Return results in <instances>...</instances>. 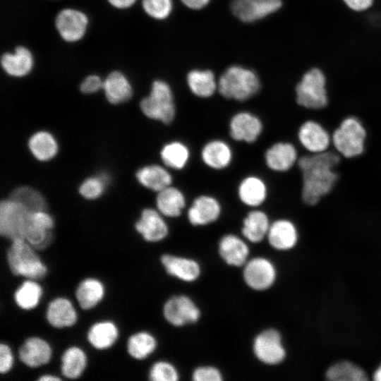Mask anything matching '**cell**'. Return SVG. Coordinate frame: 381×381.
Wrapping results in <instances>:
<instances>
[{
  "label": "cell",
  "mask_w": 381,
  "mask_h": 381,
  "mask_svg": "<svg viewBox=\"0 0 381 381\" xmlns=\"http://www.w3.org/2000/svg\"><path fill=\"white\" fill-rule=\"evenodd\" d=\"M342 157L332 147L316 154H300L296 167L301 176V197L308 206L319 203L334 188L339 180L337 167Z\"/></svg>",
  "instance_id": "obj_1"
},
{
  "label": "cell",
  "mask_w": 381,
  "mask_h": 381,
  "mask_svg": "<svg viewBox=\"0 0 381 381\" xmlns=\"http://www.w3.org/2000/svg\"><path fill=\"white\" fill-rule=\"evenodd\" d=\"M36 250L24 238L11 241L6 250V261L11 273L29 279L39 280L44 278L48 269Z\"/></svg>",
  "instance_id": "obj_2"
},
{
  "label": "cell",
  "mask_w": 381,
  "mask_h": 381,
  "mask_svg": "<svg viewBox=\"0 0 381 381\" xmlns=\"http://www.w3.org/2000/svg\"><path fill=\"white\" fill-rule=\"evenodd\" d=\"M332 147L343 158L353 159L361 156L365 150L368 131L356 116L344 117L331 133Z\"/></svg>",
  "instance_id": "obj_3"
},
{
  "label": "cell",
  "mask_w": 381,
  "mask_h": 381,
  "mask_svg": "<svg viewBox=\"0 0 381 381\" xmlns=\"http://www.w3.org/2000/svg\"><path fill=\"white\" fill-rule=\"evenodd\" d=\"M295 103L310 111L325 109L329 103V92L326 75L318 68L307 71L294 88Z\"/></svg>",
  "instance_id": "obj_4"
},
{
  "label": "cell",
  "mask_w": 381,
  "mask_h": 381,
  "mask_svg": "<svg viewBox=\"0 0 381 381\" xmlns=\"http://www.w3.org/2000/svg\"><path fill=\"white\" fill-rule=\"evenodd\" d=\"M260 87V80L253 71L232 66L219 78L217 90L224 98L244 102L257 95Z\"/></svg>",
  "instance_id": "obj_5"
},
{
  "label": "cell",
  "mask_w": 381,
  "mask_h": 381,
  "mask_svg": "<svg viewBox=\"0 0 381 381\" xmlns=\"http://www.w3.org/2000/svg\"><path fill=\"white\" fill-rule=\"evenodd\" d=\"M140 107L147 118L165 125L175 119L176 108L170 85L162 80L152 82L149 95L140 102Z\"/></svg>",
  "instance_id": "obj_6"
},
{
  "label": "cell",
  "mask_w": 381,
  "mask_h": 381,
  "mask_svg": "<svg viewBox=\"0 0 381 381\" xmlns=\"http://www.w3.org/2000/svg\"><path fill=\"white\" fill-rule=\"evenodd\" d=\"M296 138L300 153H320L332 147L331 133L315 119H310L302 122L298 128Z\"/></svg>",
  "instance_id": "obj_7"
},
{
  "label": "cell",
  "mask_w": 381,
  "mask_h": 381,
  "mask_svg": "<svg viewBox=\"0 0 381 381\" xmlns=\"http://www.w3.org/2000/svg\"><path fill=\"white\" fill-rule=\"evenodd\" d=\"M29 213L24 206L12 199L1 201L0 205L1 236L10 241L23 238Z\"/></svg>",
  "instance_id": "obj_8"
},
{
  "label": "cell",
  "mask_w": 381,
  "mask_h": 381,
  "mask_svg": "<svg viewBox=\"0 0 381 381\" xmlns=\"http://www.w3.org/2000/svg\"><path fill=\"white\" fill-rule=\"evenodd\" d=\"M300 149L294 143L279 140L269 146L264 154L265 163L272 171L286 174L296 165Z\"/></svg>",
  "instance_id": "obj_9"
},
{
  "label": "cell",
  "mask_w": 381,
  "mask_h": 381,
  "mask_svg": "<svg viewBox=\"0 0 381 381\" xmlns=\"http://www.w3.org/2000/svg\"><path fill=\"white\" fill-rule=\"evenodd\" d=\"M52 217L44 211L30 212L26 222L23 238L37 250L47 248L53 240Z\"/></svg>",
  "instance_id": "obj_10"
},
{
  "label": "cell",
  "mask_w": 381,
  "mask_h": 381,
  "mask_svg": "<svg viewBox=\"0 0 381 381\" xmlns=\"http://www.w3.org/2000/svg\"><path fill=\"white\" fill-rule=\"evenodd\" d=\"M88 22L87 15L83 11L65 8L57 13L54 26L63 40L66 42H75L85 36Z\"/></svg>",
  "instance_id": "obj_11"
},
{
  "label": "cell",
  "mask_w": 381,
  "mask_h": 381,
  "mask_svg": "<svg viewBox=\"0 0 381 381\" xmlns=\"http://www.w3.org/2000/svg\"><path fill=\"white\" fill-rule=\"evenodd\" d=\"M263 123L256 114L248 111L234 114L229 122V133L236 142L255 143L262 133Z\"/></svg>",
  "instance_id": "obj_12"
},
{
  "label": "cell",
  "mask_w": 381,
  "mask_h": 381,
  "mask_svg": "<svg viewBox=\"0 0 381 381\" xmlns=\"http://www.w3.org/2000/svg\"><path fill=\"white\" fill-rule=\"evenodd\" d=\"M253 351L260 361L269 365L278 364L286 356L281 334L273 329L265 330L255 337Z\"/></svg>",
  "instance_id": "obj_13"
},
{
  "label": "cell",
  "mask_w": 381,
  "mask_h": 381,
  "mask_svg": "<svg viewBox=\"0 0 381 381\" xmlns=\"http://www.w3.org/2000/svg\"><path fill=\"white\" fill-rule=\"evenodd\" d=\"M282 6V0H233V14L244 23H253L276 11Z\"/></svg>",
  "instance_id": "obj_14"
},
{
  "label": "cell",
  "mask_w": 381,
  "mask_h": 381,
  "mask_svg": "<svg viewBox=\"0 0 381 381\" xmlns=\"http://www.w3.org/2000/svg\"><path fill=\"white\" fill-rule=\"evenodd\" d=\"M222 207L219 200L209 194L195 197L187 210L188 222L193 226H205L217 221Z\"/></svg>",
  "instance_id": "obj_15"
},
{
  "label": "cell",
  "mask_w": 381,
  "mask_h": 381,
  "mask_svg": "<svg viewBox=\"0 0 381 381\" xmlns=\"http://www.w3.org/2000/svg\"><path fill=\"white\" fill-rule=\"evenodd\" d=\"M165 319L174 326L193 323L200 318V310L188 296H176L169 298L164 305Z\"/></svg>",
  "instance_id": "obj_16"
},
{
  "label": "cell",
  "mask_w": 381,
  "mask_h": 381,
  "mask_svg": "<svg viewBox=\"0 0 381 381\" xmlns=\"http://www.w3.org/2000/svg\"><path fill=\"white\" fill-rule=\"evenodd\" d=\"M243 278L247 285L253 289L265 290L274 282L276 270L270 260L255 258L246 263Z\"/></svg>",
  "instance_id": "obj_17"
},
{
  "label": "cell",
  "mask_w": 381,
  "mask_h": 381,
  "mask_svg": "<svg viewBox=\"0 0 381 381\" xmlns=\"http://www.w3.org/2000/svg\"><path fill=\"white\" fill-rule=\"evenodd\" d=\"M18 355L20 361L25 365L36 368L50 361L52 350L45 339L32 336L27 338L20 346Z\"/></svg>",
  "instance_id": "obj_18"
},
{
  "label": "cell",
  "mask_w": 381,
  "mask_h": 381,
  "mask_svg": "<svg viewBox=\"0 0 381 381\" xmlns=\"http://www.w3.org/2000/svg\"><path fill=\"white\" fill-rule=\"evenodd\" d=\"M157 210L145 208L135 224V230L143 239L148 242H158L167 237L169 233L168 225Z\"/></svg>",
  "instance_id": "obj_19"
},
{
  "label": "cell",
  "mask_w": 381,
  "mask_h": 381,
  "mask_svg": "<svg viewBox=\"0 0 381 381\" xmlns=\"http://www.w3.org/2000/svg\"><path fill=\"white\" fill-rule=\"evenodd\" d=\"M203 164L213 170H223L233 161L234 152L231 145L224 140L216 138L205 143L200 150Z\"/></svg>",
  "instance_id": "obj_20"
},
{
  "label": "cell",
  "mask_w": 381,
  "mask_h": 381,
  "mask_svg": "<svg viewBox=\"0 0 381 381\" xmlns=\"http://www.w3.org/2000/svg\"><path fill=\"white\" fill-rule=\"evenodd\" d=\"M299 233L296 224L288 218H279L270 224L267 235L268 242L279 250L293 248L298 241Z\"/></svg>",
  "instance_id": "obj_21"
},
{
  "label": "cell",
  "mask_w": 381,
  "mask_h": 381,
  "mask_svg": "<svg viewBox=\"0 0 381 381\" xmlns=\"http://www.w3.org/2000/svg\"><path fill=\"white\" fill-rule=\"evenodd\" d=\"M237 195L243 205L258 208L267 200L268 196L267 183L259 176L248 175L239 182Z\"/></svg>",
  "instance_id": "obj_22"
},
{
  "label": "cell",
  "mask_w": 381,
  "mask_h": 381,
  "mask_svg": "<svg viewBox=\"0 0 381 381\" xmlns=\"http://www.w3.org/2000/svg\"><path fill=\"white\" fill-rule=\"evenodd\" d=\"M3 71L8 75L22 78L30 73L34 66V58L29 49L18 45L13 52H4L0 58Z\"/></svg>",
  "instance_id": "obj_23"
},
{
  "label": "cell",
  "mask_w": 381,
  "mask_h": 381,
  "mask_svg": "<svg viewBox=\"0 0 381 381\" xmlns=\"http://www.w3.org/2000/svg\"><path fill=\"white\" fill-rule=\"evenodd\" d=\"M45 316L47 322L57 329L72 327L78 320L77 312L72 302L66 297H57L50 301Z\"/></svg>",
  "instance_id": "obj_24"
},
{
  "label": "cell",
  "mask_w": 381,
  "mask_h": 381,
  "mask_svg": "<svg viewBox=\"0 0 381 381\" xmlns=\"http://www.w3.org/2000/svg\"><path fill=\"white\" fill-rule=\"evenodd\" d=\"M102 89L107 101L113 104L126 102L133 95L130 81L120 71H113L106 76Z\"/></svg>",
  "instance_id": "obj_25"
},
{
  "label": "cell",
  "mask_w": 381,
  "mask_h": 381,
  "mask_svg": "<svg viewBox=\"0 0 381 381\" xmlns=\"http://www.w3.org/2000/svg\"><path fill=\"white\" fill-rule=\"evenodd\" d=\"M157 210L164 217H179L186 205L183 192L172 185L159 191L156 196Z\"/></svg>",
  "instance_id": "obj_26"
},
{
  "label": "cell",
  "mask_w": 381,
  "mask_h": 381,
  "mask_svg": "<svg viewBox=\"0 0 381 381\" xmlns=\"http://www.w3.org/2000/svg\"><path fill=\"white\" fill-rule=\"evenodd\" d=\"M136 179L143 186L157 193L173 183V176L169 169L159 164H150L140 168L136 172Z\"/></svg>",
  "instance_id": "obj_27"
},
{
  "label": "cell",
  "mask_w": 381,
  "mask_h": 381,
  "mask_svg": "<svg viewBox=\"0 0 381 381\" xmlns=\"http://www.w3.org/2000/svg\"><path fill=\"white\" fill-rule=\"evenodd\" d=\"M161 262L168 274L185 282L195 281L200 274L198 263L191 259L164 254Z\"/></svg>",
  "instance_id": "obj_28"
},
{
  "label": "cell",
  "mask_w": 381,
  "mask_h": 381,
  "mask_svg": "<svg viewBox=\"0 0 381 381\" xmlns=\"http://www.w3.org/2000/svg\"><path fill=\"white\" fill-rule=\"evenodd\" d=\"M119 331L114 322L102 320L93 323L87 330L88 343L95 349L105 350L117 341Z\"/></svg>",
  "instance_id": "obj_29"
},
{
  "label": "cell",
  "mask_w": 381,
  "mask_h": 381,
  "mask_svg": "<svg viewBox=\"0 0 381 381\" xmlns=\"http://www.w3.org/2000/svg\"><path fill=\"white\" fill-rule=\"evenodd\" d=\"M219 251L224 260L233 266L246 264L249 254V248L244 241L231 234H226L221 238Z\"/></svg>",
  "instance_id": "obj_30"
},
{
  "label": "cell",
  "mask_w": 381,
  "mask_h": 381,
  "mask_svg": "<svg viewBox=\"0 0 381 381\" xmlns=\"http://www.w3.org/2000/svg\"><path fill=\"white\" fill-rule=\"evenodd\" d=\"M270 222L266 212L258 208L250 210L243 220L242 234L252 243H259L267 237Z\"/></svg>",
  "instance_id": "obj_31"
},
{
  "label": "cell",
  "mask_w": 381,
  "mask_h": 381,
  "mask_svg": "<svg viewBox=\"0 0 381 381\" xmlns=\"http://www.w3.org/2000/svg\"><path fill=\"white\" fill-rule=\"evenodd\" d=\"M105 289L98 279L87 277L83 279L75 291V298L80 308L88 310L95 307L103 299Z\"/></svg>",
  "instance_id": "obj_32"
},
{
  "label": "cell",
  "mask_w": 381,
  "mask_h": 381,
  "mask_svg": "<svg viewBox=\"0 0 381 381\" xmlns=\"http://www.w3.org/2000/svg\"><path fill=\"white\" fill-rule=\"evenodd\" d=\"M160 158L168 169L180 171L187 166L190 158V151L185 143L174 140L162 146Z\"/></svg>",
  "instance_id": "obj_33"
},
{
  "label": "cell",
  "mask_w": 381,
  "mask_h": 381,
  "mask_svg": "<svg viewBox=\"0 0 381 381\" xmlns=\"http://www.w3.org/2000/svg\"><path fill=\"white\" fill-rule=\"evenodd\" d=\"M87 359L85 351L79 346L67 348L61 357V375L70 380L81 376L87 366Z\"/></svg>",
  "instance_id": "obj_34"
},
{
  "label": "cell",
  "mask_w": 381,
  "mask_h": 381,
  "mask_svg": "<svg viewBox=\"0 0 381 381\" xmlns=\"http://www.w3.org/2000/svg\"><path fill=\"white\" fill-rule=\"evenodd\" d=\"M190 92L198 97L208 98L217 90L218 81L210 70H193L186 77Z\"/></svg>",
  "instance_id": "obj_35"
},
{
  "label": "cell",
  "mask_w": 381,
  "mask_h": 381,
  "mask_svg": "<svg viewBox=\"0 0 381 381\" xmlns=\"http://www.w3.org/2000/svg\"><path fill=\"white\" fill-rule=\"evenodd\" d=\"M42 294L43 289L36 280L26 279L14 291L13 300L20 309L30 310L37 306Z\"/></svg>",
  "instance_id": "obj_36"
},
{
  "label": "cell",
  "mask_w": 381,
  "mask_h": 381,
  "mask_svg": "<svg viewBox=\"0 0 381 381\" xmlns=\"http://www.w3.org/2000/svg\"><path fill=\"white\" fill-rule=\"evenodd\" d=\"M28 147L34 157L40 161L50 160L58 151L56 139L47 131L34 133L29 139Z\"/></svg>",
  "instance_id": "obj_37"
},
{
  "label": "cell",
  "mask_w": 381,
  "mask_h": 381,
  "mask_svg": "<svg viewBox=\"0 0 381 381\" xmlns=\"http://www.w3.org/2000/svg\"><path fill=\"white\" fill-rule=\"evenodd\" d=\"M325 377L332 381H364L368 379L365 370L349 361H340L328 368Z\"/></svg>",
  "instance_id": "obj_38"
},
{
  "label": "cell",
  "mask_w": 381,
  "mask_h": 381,
  "mask_svg": "<svg viewBox=\"0 0 381 381\" xmlns=\"http://www.w3.org/2000/svg\"><path fill=\"white\" fill-rule=\"evenodd\" d=\"M157 347V341L150 333L140 331L131 334L127 339L126 350L130 356L143 360L152 354Z\"/></svg>",
  "instance_id": "obj_39"
},
{
  "label": "cell",
  "mask_w": 381,
  "mask_h": 381,
  "mask_svg": "<svg viewBox=\"0 0 381 381\" xmlns=\"http://www.w3.org/2000/svg\"><path fill=\"white\" fill-rule=\"evenodd\" d=\"M11 199L21 204L29 212L44 211L47 207L43 195L29 186H20L15 189L11 193Z\"/></svg>",
  "instance_id": "obj_40"
},
{
  "label": "cell",
  "mask_w": 381,
  "mask_h": 381,
  "mask_svg": "<svg viewBox=\"0 0 381 381\" xmlns=\"http://www.w3.org/2000/svg\"><path fill=\"white\" fill-rule=\"evenodd\" d=\"M142 6L145 13L156 20H164L171 14V0H143Z\"/></svg>",
  "instance_id": "obj_41"
},
{
  "label": "cell",
  "mask_w": 381,
  "mask_h": 381,
  "mask_svg": "<svg viewBox=\"0 0 381 381\" xmlns=\"http://www.w3.org/2000/svg\"><path fill=\"white\" fill-rule=\"evenodd\" d=\"M149 379L152 381H176L179 380V374L171 363L157 361L150 369Z\"/></svg>",
  "instance_id": "obj_42"
},
{
  "label": "cell",
  "mask_w": 381,
  "mask_h": 381,
  "mask_svg": "<svg viewBox=\"0 0 381 381\" xmlns=\"http://www.w3.org/2000/svg\"><path fill=\"white\" fill-rule=\"evenodd\" d=\"M105 181L102 177H91L85 179L79 187V193L86 199L99 198L104 190Z\"/></svg>",
  "instance_id": "obj_43"
},
{
  "label": "cell",
  "mask_w": 381,
  "mask_h": 381,
  "mask_svg": "<svg viewBox=\"0 0 381 381\" xmlns=\"http://www.w3.org/2000/svg\"><path fill=\"white\" fill-rule=\"evenodd\" d=\"M193 380L195 381H221L222 377L218 369L212 366H202L194 370Z\"/></svg>",
  "instance_id": "obj_44"
},
{
  "label": "cell",
  "mask_w": 381,
  "mask_h": 381,
  "mask_svg": "<svg viewBox=\"0 0 381 381\" xmlns=\"http://www.w3.org/2000/svg\"><path fill=\"white\" fill-rule=\"evenodd\" d=\"M103 87V80L96 74L87 75L80 84V90L84 94H92Z\"/></svg>",
  "instance_id": "obj_45"
},
{
  "label": "cell",
  "mask_w": 381,
  "mask_h": 381,
  "mask_svg": "<svg viewBox=\"0 0 381 381\" xmlns=\"http://www.w3.org/2000/svg\"><path fill=\"white\" fill-rule=\"evenodd\" d=\"M13 365V355L10 346L5 344H0V373H8Z\"/></svg>",
  "instance_id": "obj_46"
},
{
  "label": "cell",
  "mask_w": 381,
  "mask_h": 381,
  "mask_svg": "<svg viewBox=\"0 0 381 381\" xmlns=\"http://www.w3.org/2000/svg\"><path fill=\"white\" fill-rule=\"evenodd\" d=\"M344 4L354 11H363L368 9L374 0H343Z\"/></svg>",
  "instance_id": "obj_47"
},
{
  "label": "cell",
  "mask_w": 381,
  "mask_h": 381,
  "mask_svg": "<svg viewBox=\"0 0 381 381\" xmlns=\"http://www.w3.org/2000/svg\"><path fill=\"white\" fill-rule=\"evenodd\" d=\"M181 1L188 8L198 10L206 6L210 0H181Z\"/></svg>",
  "instance_id": "obj_48"
},
{
  "label": "cell",
  "mask_w": 381,
  "mask_h": 381,
  "mask_svg": "<svg viewBox=\"0 0 381 381\" xmlns=\"http://www.w3.org/2000/svg\"><path fill=\"white\" fill-rule=\"evenodd\" d=\"M137 0H107L109 4L118 9H126L131 7Z\"/></svg>",
  "instance_id": "obj_49"
},
{
  "label": "cell",
  "mask_w": 381,
  "mask_h": 381,
  "mask_svg": "<svg viewBox=\"0 0 381 381\" xmlns=\"http://www.w3.org/2000/svg\"><path fill=\"white\" fill-rule=\"evenodd\" d=\"M37 381H60L61 378L53 374H43L40 376Z\"/></svg>",
  "instance_id": "obj_50"
},
{
  "label": "cell",
  "mask_w": 381,
  "mask_h": 381,
  "mask_svg": "<svg viewBox=\"0 0 381 381\" xmlns=\"http://www.w3.org/2000/svg\"><path fill=\"white\" fill-rule=\"evenodd\" d=\"M373 377L375 381H381V364L374 371Z\"/></svg>",
  "instance_id": "obj_51"
}]
</instances>
